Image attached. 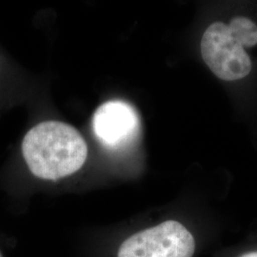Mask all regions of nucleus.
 <instances>
[{"label": "nucleus", "instance_id": "3", "mask_svg": "<svg viewBox=\"0 0 257 257\" xmlns=\"http://www.w3.org/2000/svg\"><path fill=\"white\" fill-rule=\"evenodd\" d=\"M201 54L211 72L223 80L244 78L251 70L249 56L230 36L229 27L223 22H214L205 31Z\"/></svg>", "mask_w": 257, "mask_h": 257}, {"label": "nucleus", "instance_id": "2", "mask_svg": "<svg viewBox=\"0 0 257 257\" xmlns=\"http://www.w3.org/2000/svg\"><path fill=\"white\" fill-rule=\"evenodd\" d=\"M194 250L192 233L181 223L168 220L126 239L117 257H193Z\"/></svg>", "mask_w": 257, "mask_h": 257}, {"label": "nucleus", "instance_id": "6", "mask_svg": "<svg viewBox=\"0 0 257 257\" xmlns=\"http://www.w3.org/2000/svg\"><path fill=\"white\" fill-rule=\"evenodd\" d=\"M240 257H257V251L248 252V253H245V254H243V255H241Z\"/></svg>", "mask_w": 257, "mask_h": 257}, {"label": "nucleus", "instance_id": "4", "mask_svg": "<svg viewBox=\"0 0 257 257\" xmlns=\"http://www.w3.org/2000/svg\"><path fill=\"white\" fill-rule=\"evenodd\" d=\"M93 132L106 147L118 149L137 137L139 119L135 109L123 101H109L95 110L92 119Z\"/></svg>", "mask_w": 257, "mask_h": 257}, {"label": "nucleus", "instance_id": "1", "mask_svg": "<svg viewBox=\"0 0 257 257\" xmlns=\"http://www.w3.org/2000/svg\"><path fill=\"white\" fill-rule=\"evenodd\" d=\"M22 154L33 175L55 181L82 168L88 148L76 128L60 121H45L26 134Z\"/></svg>", "mask_w": 257, "mask_h": 257}, {"label": "nucleus", "instance_id": "5", "mask_svg": "<svg viewBox=\"0 0 257 257\" xmlns=\"http://www.w3.org/2000/svg\"><path fill=\"white\" fill-rule=\"evenodd\" d=\"M230 36L243 48L253 47L257 44V26L254 22L246 18H235L228 26Z\"/></svg>", "mask_w": 257, "mask_h": 257}]
</instances>
